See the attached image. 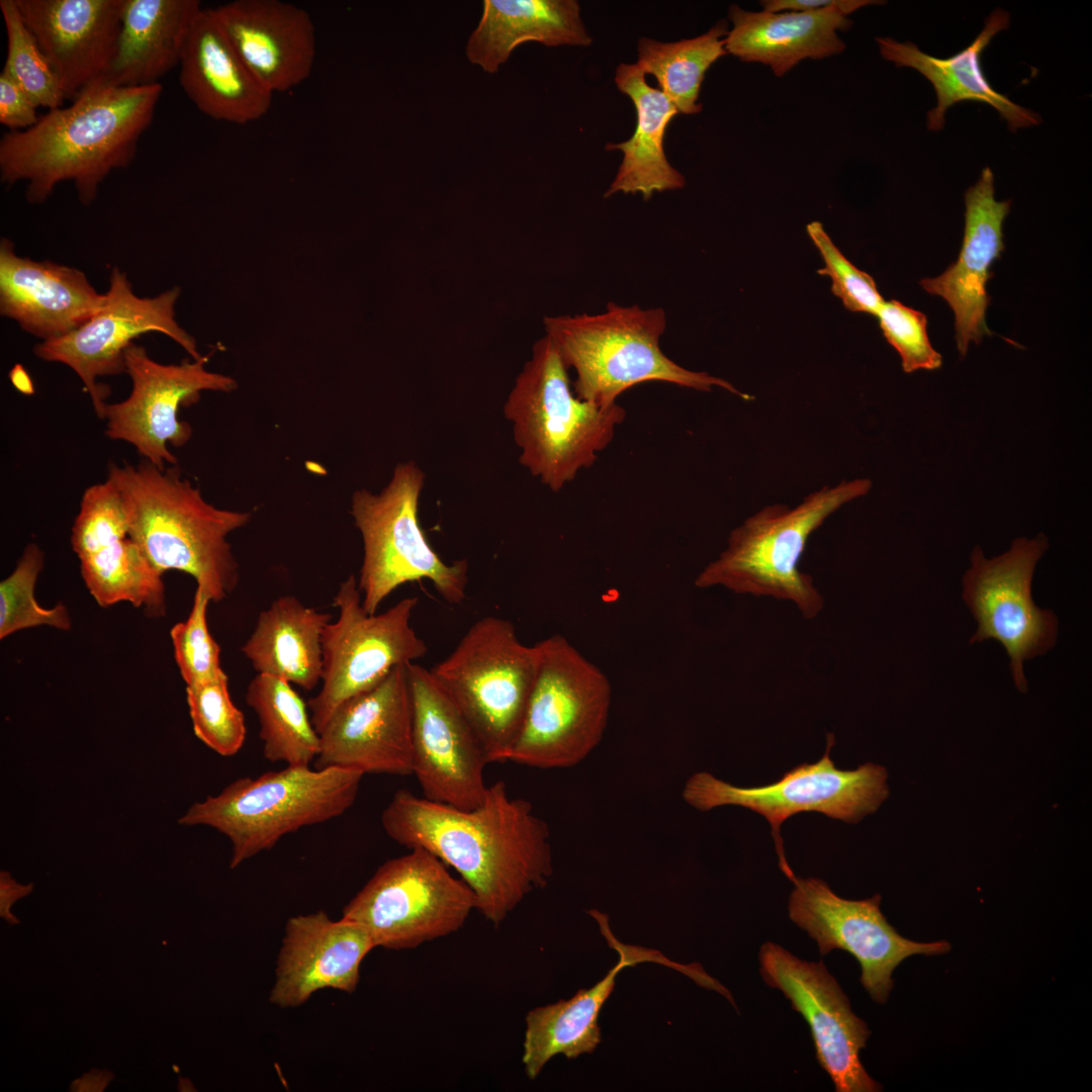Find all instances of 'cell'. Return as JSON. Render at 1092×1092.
<instances>
[{"mask_svg":"<svg viewBox=\"0 0 1092 1092\" xmlns=\"http://www.w3.org/2000/svg\"><path fill=\"white\" fill-rule=\"evenodd\" d=\"M381 824L399 845L423 848L454 869L473 891L476 910L494 926L553 874L547 823L529 801L512 798L503 781L487 786L482 803L470 810L398 790Z\"/></svg>","mask_w":1092,"mask_h":1092,"instance_id":"6da1fadb","label":"cell"},{"mask_svg":"<svg viewBox=\"0 0 1092 1092\" xmlns=\"http://www.w3.org/2000/svg\"><path fill=\"white\" fill-rule=\"evenodd\" d=\"M162 90L160 83H92L69 106L48 110L31 127L1 138V182H25V198L35 204L44 202L58 184L72 181L79 200L90 204L105 178L134 160Z\"/></svg>","mask_w":1092,"mask_h":1092,"instance_id":"7a4b0ae2","label":"cell"},{"mask_svg":"<svg viewBox=\"0 0 1092 1092\" xmlns=\"http://www.w3.org/2000/svg\"><path fill=\"white\" fill-rule=\"evenodd\" d=\"M107 479L123 500L129 537L156 569L193 576L211 602L236 588L239 566L228 537L250 521L249 513L209 504L176 465L111 463Z\"/></svg>","mask_w":1092,"mask_h":1092,"instance_id":"3957f363","label":"cell"},{"mask_svg":"<svg viewBox=\"0 0 1092 1092\" xmlns=\"http://www.w3.org/2000/svg\"><path fill=\"white\" fill-rule=\"evenodd\" d=\"M568 371L545 335L533 345L504 404L519 462L554 492L595 464L626 417L618 402L603 407L577 397Z\"/></svg>","mask_w":1092,"mask_h":1092,"instance_id":"277c9868","label":"cell"},{"mask_svg":"<svg viewBox=\"0 0 1092 1092\" xmlns=\"http://www.w3.org/2000/svg\"><path fill=\"white\" fill-rule=\"evenodd\" d=\"M543 324L565 365L576 373L575 395L599 406L616 403L627 389L647 381L700 391L720 387L751 398L727 380L687 369L663 353L659 340L666 315L661 307L609 302L597 314L545 316Z\"/></svg>","mask_w":1092,"mask_h":1092,"instance_id":"5b68a950","label":"cell"},{"mask_svg":"<svg viewBox=\"0 0 1092 1092\" xmlns=\"http://www.w3.org/2000/svg\"><path fill=\"white\" fill-rule=\"evenodd\" d=\"M871 487L869 478L842 480L810 492L796 507L762 508L730 532L727 546L699 573L695 585L791 602L804 618H816L824 597L812 576L799 569L808 539L830 515Z\"/></svg>","mask_w":1092,"mask_h":1092,"instance_id":"8992f818","label":"cell"},{"mask_svg":"<svg viewBox=\"0 0 1092 1092\" xmlns=\"http://www.w3.org/2000/svg\"><path fill=\"white\" fill-rule=\"evenodd\" d=\"M363 776L338 766L287 765L239 778L216 796L194 803L178 823L208 826L226 836L235 869L289 833L343 815L353 806Z\"/></svg>","mask_w":1092,"mask_h":1092,"instance_id":"52a82bcc","label":"cell"},{"mask_svg":"<svg viewBox=\"0 0 1092 1092\" xmlns=\"http://www.w3.org/2000/svg\"><path fill=\"white\" fill-rule=\"evenodd\" d=\"M540 661L498 617L476 621L455 649L430 669L465 718L488 763L508 761L520 733Z\"/></svg>","mask_w":1092,"mask_h":1092,"instance_id":"ba28073f","label":"cell"},{"mask_svg":"<svg viewBox=\"0 0 1092 1092\" xmlns=\"http://www.w3.org/2000/svg\"><path fill=\"white\" fill-rule=\"evenodd\" d=\"M425 473L414 462L397 464L387 485L377 494L355 490L351 515L363 541L358 586L368 614L398 586L429 579L451 604L466 596L468 563H445L430 545L419 521V502Z\"/></svg>","mask_w":1092,"mask_h":1092,"instance_id":"9c48e42d","label":"cell"},{"mask_svg":"<svg viewBox=\"0 0 1092 1092\" xmlns=\"http://www.w3.org/2000/svg\"><path fill=\"white\" fill-rule=\"evenodd\" d=\"M538 645L536 679L508 761L542 769L571 767L603 738L611 686L565 637L556 634Z\"/></svg>","mask_w":1092,"mask_h":1092,"instance_id":"30bf717a","label":"cell"},{"mask_svg":"<svg viewBox=\"0 0 1092 1092\" xmlns=\"http://www.w3.org/2000/svg\"><path fill=\"white\" fill-rule=\"evenodd\" d=\"M476 897L447 866L423 848L382 863L343 909L375 947L412 949L458 931Z\"/></svg>","mask_w":1092,"mask_h":1092,"instance_id":"8fae6325","label":"cell"},{"mask_svg":"<svg viewBox=\"0 0 1092 1092\" xmlns=\"http://www.w3.org/2000/svg\"><path fill=\"white\" fill-rule=\"evenodd\" d=\"M834 743V735L828 733L821 759L799 764L766 786L737 787L710 772H696L687 781L682 798L700 811L734 805L762 815L771 827L780 868L790 878L794 872L787 861L781 836L786 819L800 812H818L855 823L875 812L888 797L886 769L871 762L853 770L837 768L829 754Z\"/></svg>","mask_w":1092,"mask_h":1092,"instance_id":"7c38bea8","label":"cell"},{"mask_svg":"<svg viewBox=\"0 0 1092 1092\" xmlns=\"http://www.w3.org/2000/svg\"><path fill=\"white\" fill-rule=\"evenodd\" d=\"M418 602L410 597L381 614H368L356 577L340 584L333 599L339 617L322 637V688L307 703L318 733L342 703L377 685L394 667L425 656L428 647L411 625Z\"/></svg>","mask_w":1092,"mask_h":1092,"instance_id":"4fadbf2b","label":"cell"},{"mask_svg":"<svg viewBox=\"0 0 1092 1092\" xmlns=\"http://www.w3.org/2000/svg\"><path fill=\"white\" fill-rule=\"evenodd\" d=\"M1048 546L1043 534L1019 538L1007 552L991 559L977 546L963 578V599L978 624L970 643L999 642L1020 692L1027 689L1024 662L1046 653L1058 636L1056 615L1039 609L1031 595L1033 571Z\"/></svg>","mask_w":1092,"mask_h":1092,"instance_id":"5bb4252c","label":"cell"},{"mask_svg":"<svg viewBox=\"0 0 1092 1092\" xmlns=\"http://www.w3.org/2000/svg\"><path fill=\"white\" fill-rule=\"evenodd\" d=\"M179 294L180 288L173 287L154 297H140L126 273L114 267L103 308L76 330L36 344L34 355L70 367L90 394L97 417L103 420L110 390L97 379L125 372L124 352L133 339L159 332L174 340L193 360L203 357L195 340L176 322Z\"/></svg>","mask_w":1092,"mask_h":1092,"instance_id":"9a60e30c","label":"cell"},{"mask_svg":"<svg viewBox=\"0 0 1092 1092\" xmlns=\"http://www.w3.org/2000/svg\"><path fill=\"white\" fill-rule=\"evenodd\" d=\"M207 360L203 356L180 364H162L152 359L145 347L131 343L124 352L131 390L125 399L106 404V437L130 444L143 459L159 468L176 465L168 444L181 447L192 435L190 425L178 418L180 406L196 402L204 390L230 392L237 388L232 377L205 369Z\"/></svg>","mask_w":1092,"mask_h":1092,"instance_id":"2e32d148","label":"cell"},{"mask_svg":"<svg viewBox=\"0 0 1092 1092\" xmlns=\"http://www.w3.org/2000/svg\"><path fill=\"white\" fill-rule=\"evenodd\" d=\"M790 919L813 938L822 956L834 949L849 952L858 962L859 981L872 999L887 1002L894 986V970L914 954H941L950 950L945 940L917 942L903 937L880 910L881 896L847 900L822 880L790 878Z\"/></svg>","mask_w":1092,"mask_h":1092,"instance_id":"e0dca14e","label":"cell"},{"mask_svg":"<svg viewBox=\"0 0 1092 1092\" xmlns=\"http://www.w3.org/2000/svg\"><path fill=\"white\" fill-rule=\"evenodd\" d=\"M758 958L764 983L783 992L808 1023L817 1061L835 1091H881L859 1059L871 1031L823 962L801 960L770 941L760 946Z\"/></svg>","mask_w":1092,"mask_h":1092,"instance_id":"ac0fdd59","label":"cell"},{"mask_svg":"<svg viewBox=\"0 0 1092 1092\" xmlns=\"http://www.w3.org/2000/svg\"><path fill=\"white\" fill-rule=\"evenodd\" d=\"M406 668L413 707V775L423 797L474 809L487 788L484 750L430 670L415 662Z\"/></svg>","mask_w":1092,"mask_h":1092,"instance_id":"d6986e66","label":"cell"},{"mask_svg":"<svg viewBox=\"0 0 1092 1092\" xmlns=\"http://www.w3.org/2000/svg\"><path fill=\"white\" fill-rule=\"evenodd\" d=\"M406 665L394 667L377 685L334 711L318 733L315 768L413 775V707Z\"/></svg>","mask_w":1092,"mask_h":1092,"instance_id":"ffe728a7","label":"cell"},{"mask_svg":"<svg viewBox=\"0 0 1092 1092\" xmlns=\"http://www.w3.org/2000/svg\"><path fill=\"white\" fill-rule=\"evenodd\" d=\"M375 947L367 930L345 918L332 920L320 910L288 919L279 951L271 1003L297 1007L318 990L353 993L360 967Z\"/></svg>","mask_w":1092,"mask_h":1092,"instance_id":"44dd1931","label":"cell"},{"mask_svg":"<svg viewBox=\"0 0 1092 1092\" xmlns=\"http://www.w3.org/2000/svg\"><path fill=\"white\" fill-rule=\"evenodd\" d=\"M66 98L99 80L116 47L124 0H15Z\"/></svg>","mask_w":1092,"mask_h":1092,"instance_id":"7402d4cb","label":"cell"},{"mask_svg":"<svg viewBox=\"0 0 1092 1092\" xmlns=\"http://www.w3.org/2000/svg\"><path fill=\"white\" fill-rule=\"evenodd\" d=\"M212 12L244 64L273 95L309 77L316 42L304 9L280 0H235Z\"/></svg>","mask_w":1092,"mask_h":1092,"instance_id":"603a6c76","label":"cell"},{"mask_svg":"<svg viewBox=\"0 0 1092 1092\" xmlns=\"http://www.w3.org/2000/svg\"><path fill=\"white\" fill-rule=\"evenodd\" d=\"M994 193V174L986 167L965 193V230L958 260L939 276L920 281L924 290L945 299L953 310L962 355L970 342L979 344L992 334L985 318L990 302L986 283L993 262L1004 250L1003 221L1011 204V200H996Z\"/></svg>","mask_w":1092,"mask_h":1092,"instance_id":"cb8c5ba5","label":"cell"},{"mask_svg":"<svg viewBox=\"0 0 1092 1092\" xmlns=\"http://www.w3.org/2000/svg\"><path fill=\"white\" fill-rule=\"evenodd\" d=\"M98 293L81 270L34 261L15 253L12 241L0 243V313L42 341L62 337L103 308Z\"/></svg>","mask_w":1092,"mask_h":1092,"instance_id":"d4e9b609","label":"cell"},{"mask_svg":"<svg viewBox=\"0 0 1092 1092\" xmlns=\"http://www.w3.org/2000/svg\"><path fill=\"white\" fill-rule=\"evenodd\" d=\"M883 3L838 0L822 9L800 12L749 11L731 4L728 18L732 26L725 37V50L742 62L768 66L777 77H783L803 60L841 54L845 43L838 31L851 26L847 16L861 7Z\"/></svg>","mask_w":1092,"mask_h":1092,"instance_id":"484cf974","label":"cell"},{"mask_svg":"<svg viewBox=\"0 0 1092 1092\" xmlns=\"http://www.w3.org/2000/svg\"><path fill=\"white\" fill-rule=\"evenodd\" d=\"M179 82L196 108L212 119L246 124L266 115L273 94L244 64L212 9H201L187 33Z\"/></svg>","mask_w":1092,"mask_h":1092,"instance_id":"4316f807","label":"cell"},{"mask_svg":"<svg viewBox=\"0 0 1092 1092\" xmlns=\"http://www.w3.org/2000/svg\"><path fill=\"white\" fill-rule=\"evenodd\" d=\"M588 913L599 923L609 944L618 951L619 962L594 987L580 989L567 1000L561 999L528 1012L522 1063L530 1080H535L557 1055L576 1059L596 1050L602 1039L600 1012L623 969L646 961L678 966L663 960L657 951L621 943L612 934L606 914L598 910Z\"/></svg>","mask_w":1092,"mask_h":1092,"instance_id":"83f0119b","label":"cell"},{"mask_svg":"<svg viewBox=\"0 0 1092 1092\" xmlns=\"http://www.w3.org/2000/svg\"><path fill=\"white\" fill-rule=\"evenodd\" d=\"M1009 19L1005 10H994L977 37L967 48L946 59L927 55L910 41L900 42L889 36L876 38L880 54L886 61L894 63L896 67L918 71L933 86L937 104L927 112L928 129H942L946 110L965 101L992 106L1011 131L1040 123L1038 114L996 91L981 66L982 53L998 32L1008 28Z\"/></svg>","mask_w":1092,"mask_h":1092,"instance_id":"f1b7e54d","label":"cell"},{"mask_svg":"<svg viewBox=\"0 0 1092 1092\" xmlns=\"http://www.w3.org/2000/svg\"><path fill=\"white\" fill-rule=\"evenodd\" d=\"M198 0H124L113 57L100 82L143 87L179 66Z\"/></svg>","mask_w":1092,"mask_h":1092,"instance_id":"f546056e","label":"cell"},{"mask_svg":"<svg viewBox=\"0 0 1092 1092\" xmlns=\"http://www.w3.org/2000/svg\"><path fill=\"white\" fill-rule=\"evenodd\" d=\"M528 41L587 47L593 38L576 0H484L465 53L471 64L494 74L516 48Z\"/></svg>","mask_w":1092,"mask_h":1092,"instance_id":"4dcf8cb0","label":"cell"},{"mask_svg":"<svg viewBox=\"0 0 1092 1092\" xmlns=\"http://www.w3.org/2000/svg\"><path fill=\"white\" fill-rule=\"evenodd\" d=\"M615 83L635 106L636 126L629 140L606 145L608 151H620L623 159L604 196L640 193L649 200L655 192L681 189L686 179L664 152L666 128L678 111L659 89L646 82L636 64H620Z\"/></svg>","mask_w":1092,"mask_h":1092,"instance_id":"1f68e13d","label":"cell"},{"mask_svg":"<svg viewBox=\"0 0 1092 1092\" xmlns=\"http://www.w3.org/2000/svg\"><path fill=\"white\" fill-rule=\"evenodd\" d=\"M332 618L296 597H280L260 613L241 650L258 673L310 691L322 680V637Z\"/></svg>","mask_w":1092,"mask_h":1092,"instance_id":"d6a6232c","label":"cell"},{"mask_svg":"<svg viewBox=\"0 0 1092 1092\" xmlns=\"http://www.w3.org/2000/svg\"><path fill=\"white\" fill-rule=\"evenodd\" d=\"M72 548L85 585L100 607L128 602L150 617L166 615L163 573L147 559L128 530L92 535L73 542Z\"/></svg>","mask_w":1092,"mask_h":1092,"instance_id":"836d02e7","label":"cell"},{"mask_svg":"<svg viewBox=\"0 0 1092 1092\" xmlns=\"http://www.w3.org/2000/svg\"><path fill=\"white\" fill-rule=\"evenodd\" d=\"M246 702L259 719V737L267 760L287 765H309L315 760L320 734L308 706L290 682L258 673L247 687Z\"/></svg>","mask_w":1092,"mask_h":1092,"instance_id":"e575fe53","label":"cell"},{"mask_svg":"<svg viewBox=\"0 0 1092 1092\" xmlns=\"http://www.w3.org/2000/svg\"><path fill=\"white\" fill-rule=\"evenodd\" d=\"M728 22L719 20L706 33L672 42L648 37L638 40L636 65L656 78L659 90L684 114L702 110L698 102L700 88L708 69L727 55L725 37Z\"/></svg>","mask_w":1092,"mask_h":1092,"instance_id":"d590c367","label":"cell"},{"mask_svg":"<svg viewBox=\"0 0 1092 1092\" xmlns=\"http://www.w3.org/2000/svg\"><path fill=\"white\" fill-rule=\"evenodd\" d=\"M44 554L38 545L29 543L14 570L0 582V639L27 628L50 626L68 631L72 621L68 609L59 603L47 609L34 597Z\"/></svg>","mask_w":1092,"mask_h":1092,"instance_id":"8d00e7d4","label":"cell"},{"mask_svg":"<svg viewBox=\"0 0 1092 1092\" xmlns=\"http://www.w3.org/2000/svg\"><path fill=\"white\" fill-rule=\"evenodd\" d=\"M7 36V56L2 71L9 75L37 107L48 110L67 99L59 80L26 26L15 0H0Z\"/></svg>","mask_w":1092,"mask_h":1092,"instance_id":"74e56055","label":"cell"},{"mask_svg":"<svg viewBox=\"0 0 1092 1092\" xmlns=\"http://www.w3.org/2000/svg\"><path fill=\"white\" fill-rule=\"evenodd\" d=\"M228 675L186 686V701L195 736L221 756L237 754L246 739L243 712L231 699Z\"/></svg>","mask_w":1092,"mask_h":1092,"instance_id":"f35d334b","label":"cell"},{"mask_svg":"<svg viewBox=\"0 0 1092 1092\" xmlns=\"http://www.w3.org/2000/svg\"><path fill=\"white\" fill-rule=\"evenodd\" d=\"M209 602L208 595L197 586L188 618L170 631L174 657L186 686L212 679L224 672L220 666V647L208 630Z\"/></svg>","mask_w":1092,"mask_h":1092,"instance_id":"ab89813d","label":"cell"},{"mask_svg":"<svg viewBox=\"0 0 1092 1092\" xmlns=\"http://www.w3.org/2000/svg\"><path fill=\"white\" fill-rule=\"evenodd\" d=\"M807 233L824 262L818 273L831 278L833 294L841 299L846 309L876 315L884 299L874 278L845 258L821 222H810Z\"/></svg>","mask_w":1092,"mask_h":1092,"instance_id":"60d3db41","label":"cell"},{"mask_svg":"<svg viewBox=\"0 0 1092 1092\" xmlns=\"http://www.w3.org/2000/svg\"><path fill=\"white\" fill-rule=\"evenodd\" d=\"M876 315L884 337L900 355L904 372L941 366V355L931 346L923 312L893 299L884 300Z\"/></svg>","mask_w":1092,"mask_h":1092,"instance_id":"b9f144b4","label":"cell"},{"mask_svg":"<svg viewBox=\"0 0 1092 1092\" xmlns=\"http://www.w3.org/2000/svg\"><path fill=\"white\" fill-rule=\"evenodd\" d=\"M37 106L25 91L4 71L0 74V122L10 131L24 130L34 125L39 116Z\"/></svg>","mask_w":1092,"mask_h":1092,"instance_id":"7bdbcfd3","label":"cell"},{"mask_svg":"<svg viewBox=\"0 0 1092 1092\" xmlns=\"http://www.w3.org/2000/svg\"><path fill=\"white\" fill-rule=\"evenodd\" d=\"M33 884H18L8 872L0 873V915L10 924H18L20 921L11 913V906L19 899L29 895Z\"/></svg>","mask_w":1092,"mask_h":1092,"instance_id":"ee69618b","label":"cell"},{"mask_svg":"<svg viewBox=\"0 0 1092 1092\" xmlns=\"http://www.w3.org/2000/svg\"><path fill=\"white\" fill-rule=\"evenodd\" d=\"M114 1074L107 1070L93 1069L84 1073L79 1079L71 1083V1091L78 1092H102L112 1080Z\"/></svg>","mask_w":1092,"mask_h":1092,"instance_id":"f6af8a7d","label":"cell"},{"mask_svg":"<svg viewBox=\"0 0 1092 1092\" xmlns=\"http://www.w3.org/2000/svg\"><path fill=\"white\" fill-rule=\"evenodd\" d=\"M20 374H21V367L19 366V369H17V370H16V368H14L13 371H11V381L14 383V385L20 391H23L25 393H31L32 392V384L30 382L29 377L27 376V374L24 371H23L21 376H20Z\"/></svg>","mask_w":1092,"mask_h":1092,"instance_id":"bcb514c9","label":"cell"}]
</instances>
